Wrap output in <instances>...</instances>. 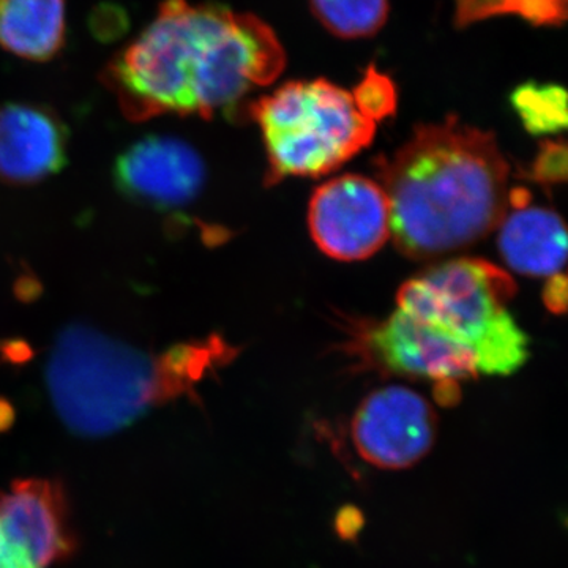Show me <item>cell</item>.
<instances>
[{"label":"cell","mask_w":568,"mask_h":568,"mask_svg":"<svg viewBox=\"0 0 568 568\" xmlns=\"http://www.w3.org/2000/svg\"><path fill=\"white\" fill-rule=\"evenodd\" d=\"M286 65L278 37L260 18L216 3L163 0L156 17L112 59L103 81L129 118H211L235 111Z\"/></svg>","instance_id":"obj_1"},{"label":"cell","mask_w":568,"mask_h":568,"mask_svg":"<svg viewBox=\"0 0 568 568\" xmlns=\"http://www.w3.org/2000/svg\"><path fill=\"white\" fill-rule=\"evenodd\" d=\"M517 284L503 268L457 257L403 284L396 306L368 334L381 368L428 379L454 396L459 381L508 376L529 358V338L508 304Z\"/></svg>","instance_id":"obj_2"},{"label":"cell","mask_w":568,"mask_h":568,"mask_svg":"<svg viewBox=\"0 0 568 568\" xmlns=\"http://www.w3.org/2000/svg\"><path fill=\"white\" fill-rule=\"evenodd\" d=\"M377 174L390 203V237L410 260L476 245L510 209V168L495 134L457 115L418 125L390 159L381 160Z\"/></svg>","instance_id":"obj_3"},{"label":"cell","mask_w":568,"mask_h":568,"mask_svg":"<svg viewBox=\"0 0 568 568\" xmlns=\"http://www.w3.org/2000/svg\"><path fill=\"white\" fill-rule=\"evenodd\" d=\"M215 343H183L155 357L129 343L74 324L51 347L47 384L55 413L82 437L121 432L152 406L183 394L212 368Z\"/></svg>","instance_id":"obj_4"},{"label":"cell","mask_w":568,"mask_h":568,"mask_svg":"<svg viewBox=\"0 0 568 568\" xmlns=\"http://www.w3.org/2000/svg\"><path fill=\"white\" fill-rule=\"evenodd\" d=\"M267 152V179L323 178L372 144L376 123L334 82L290 81L248 104Z\"/></svg>","instance_id":"obj_5"},{"label":"cell","mask_w":568,"mask_h":568,"mask_svg":"<svg viewBox=\"0 0 568 568\" xmlns=\"http://www.w3.org/2000/svg\"><path fill=\"white\" fill-rule=\"evenodd\" d=\"M308 227L328 257L368 260L390 239V203L379 182L361 174L338 175L313 193Z\"/></svg>","instance_id":"obj_6"},{"label":"cell","mask_w":568,"mask_h":568,"mask_svg":"<svg viewBox=\"0 0 568 568\" xmlns=\"http://www.w3.org/2000/svg\"><path fill=\"white\" fill-rule=\"evenodd\" d=\"M433 406L413 388L387 386L366 396L355 410L351 435L368 465L406 469L432 450L436 439Z\"/></svg>","instance_id":"obj_7"},{"label":"cell","mask_w":568,"mask_h":568,"mask_svg":"<svg viewBox=\"0 0 568 568\" xmlns=\"http://www.w3.org/2000/svg\"><path fill=\"white\" fill-rule=\"evenodd\" d=\"M0 544L37 568L74 556L77 530L61 481L21 478L0 491Z\"/></svg>","instance_id":"obj_8"},{"label":"cell","mask_w":568,"mask_h":568,"mask_svg":"<svg viewBox=\"0 0 568 568\" xmlns=\"http://www.w3.org/2000/svg\"><path fill=\"white\" fill-rule=\"evenodd\" d=\"M114 179L119 190L138 203L175 209L201 193L205 166L189 142L153 134L119 156Z\"/></svg>","instance_id":"obj_9"},{"label":"cell","mask_w":568,"mask_h":568,"mask_svg":"<svg viewBox=\"0 0 568 568\" xmlns=\"http://www.w3.org/2000/svg\"><path fill=\"white\" fill-rule=\"evenodd\" d=\"M67 129L51 110L29 103L0 104V179L33 183L65 163Z\"/></svg>","instance_id":"obj_10"},{"label":"cell","mask_w":568,"mask_h":568,"mask_svg":"<svg viewBox=\"0 0 568 568\" xmlns=\"http://www.w3.org/2000/svg\"><path fill=\"white\" fill-rule=\"evenodd\" d=\"M496 230L497 248L510 271L532 278L562 274L567 233L558 213L537 205H515Z\"/></svg>","instance_id":"obj_11"},{"label":"cell","mask_w":568,"mask_h":568,"mask_svg":"<svg viewBox=\"0 0 568 568\" xmlns=\"http://www.w3.org/2000/svg\"><path fill=\"white\" fill-rule=\"evenodd\" d=\"M65 0H0V48L33 62L51 61L65 43Z\"/></svg>","instance_id":"obj_12"},{"label":"cell","mask_w":568,"mask_h":568,"mask_svg":"<svg viewBox=\"0 0 568 568\" xmlns=\"http://www.w3.org/2000/svg\"><path fill=\"white\" fill-rule=\"evenodd\" d=\"M316 20L343 40L368 39L384 28L388 0H310Z\"/></svg>","instance_id":"obj_13"},{"label":"cell","mask_w":568,"mask_h":568,"mask_svg":"<svg viewBox=\"0 0 568 568\" xmlns=\"http://www.w3.org/2000/svg\"><path fill=\"white\" fill-rule=\"evenodd\" d=\"M510 103L534 136H551L567 129V92L562 85L526 82L511 93Z\"/></svg>","instance_id":"obj_14"},{"label":"cell","mask_w":568,"mask_h":568,"mask_svg":"<svg viewBox=\"0 0 568 568\" xmlns=\"http://www.w3.org/2000/svg\"><path fill=\"white\" fill-rule=\"evenodd\" d=\"M353 95L355 106L372 122H381L395 114L398 106V92L388 74L369 65L364 78L355 85Z\"/></svg>","instance_id":"obj_15"},{"label":"cell","mask_w":568,"mask_h":568,"mask_svg":"<svg viewBox=\"0 0 568 568\" xmlns=\"http://www.w3.org/2000/svg\"><path fill=\"white\" fill-rule=\"evenodd\" d=\"M532 181L544 185H558L567 179V148L564 141H544L532 168Z\"/></svg>","instance_id":"obj_16"},{"label":"cell","mask_w":568,"mask_h":568,"mask_svg":"<svg viewBox=\"0 0 568 568\" xmlns=\"http://www.w3.org/2000/svg\"><path fill=\"white\" fill-rule=\"evenodd\" d=\"M455 24L469 28L476 22L515 13L517 0H454Z\"/></svg>","instance_id":"obj_17"},{"label":"cell","mask_w":568,"mask_h":568,"mask_svg":"<svg viewBox=\"0 0 568 568\" xmlns=\"http://www.w3.org/2000/svg\"><path fill=\"white\" fill-rule=\"evenodd\" d=\"M514 17L538 28H556L567 20V0H517Z\"/></svg>","instance_id":"obj_18"},{"label":"cell","mask_w":568,"mask_h":568,"mask_svg":"<svg viewBox=\"0 0 568 568\" xmlns=\"http://www.w3.org/2000/svg\"><path fill=\"white\" fill-rule=\"evenodd\" d=\"M544 304L549 312L562 315L567 308V278L564 274L547 278L544 287Z\"/></svg>","instance_id":"obj_19"},{"label":"cell","mask_w":568,"mask_h":568,"mask_svg":"<svg viewBox=\"0 0 568 568\" xmlns=\"http://www.w3.org/2000/svg\"><path fill=\"white\" fill-rule=\"evenodd\" d=\"M0 568H36L31 564L24 562V560L17 558L11 555L9 549L0 545Z\"/></svg>","instance_id":"obj_20"},{"label":"cell","mask_w":568,"mask_h":568,"mask_svg":"<svg viewBox=\"0 0 568 568\" xmlns=\"http://www.w3.org/2000/svg\"><path fill=\"white\" fill-rule=\"evenodd\" d=\"M14 420V409L6 399L0 398V433L7 432Z\"/></svg>","instance_id":"obj_21"}]
</instances>
